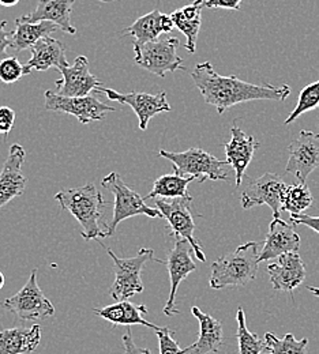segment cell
<instances>
[{"label": "cell", "instance_id": "obj_1", "mask_svg": "<svg viewBox=\"0 0 319 354\" xmlns=\"http://www.w3.org/2000/svg\"><path fill=\"white\" fill-rule=\"evenodd\" d=\"M191 78L205 102L213 105L219 115L241 102L257 100L285 101L291 94L289 85H254L239 80L236 75L223 77L213 68L210 62L197 64L191 73Z\"/></svg>", "mask_w": 319, "mask_h": 354}, {"label": "cell", "instance_id": "obj_2", "mask_svg": "<svg viewBox=\"0 0 319 354\" xmlns=\"http://www.w3.org/2000/svg\"><path fill=\"white\" fill-rule=\"evenodd\" d=\"M55 201L80 222L82 227L81 236L86 241L105 237V229L100 226V221L102 220L107 202L93 183L60 191L55 195Z\"/></svg>", "mask_w": 319, "mask_h": 354}, {"label": "cell", "instance_id": "obj_3", "mask_svg": "<svg viewBox=\"0 0 319 354\" xmlns=\"http://www.w3.org/2000/svg\"><path fill=\"white\" fill-rule=\"evenodd\" d=\"M259 263L258 243L248 241L212 265L209 285L215 290L244 286L257 278Z\"/></svg>", "mask_w": 319, "mask_h": 354}, {"label": "cell", "instance_id": "obj_4", "mask_svg": "<svg viewBox=\"0 0 319 354\" xmlns=\"http://www.w3.org/2000/svg\"><path fill=\"white\" fill-rule=\"evenodd\" d=\"M101 185L113 195V214L109 223H105V237L113 236L118 225L127 218L136 216H146L150 218L163 217L157 207L147 206L145 198L131 189L118 174L112 172L104 177Z\"/></svg>", "mask_w": 319, "mask_h": 354}, {"label": "cell", "instance_id": "obj_5", "mask_svg": "<svg viewBox=\"0 0 319 354\" xmlns=\"http://www.w3.org/2000/svg\"><path fill=\"white\" fill-rule=\"evenodd\" d=\"M160 157L172 162L175 174L184 177H194L198 183H203L206 180H229L228 172L226 169L228 165L227 160L221 161L198 147H191L182 153H172L161 149Z\"/></svg>", "mask_w": 319, "mask_h": 354}, {"label": "cell", "instance_id": "obj_6", "mask_svg": "<svg viewBox=\"0 0 319 354\" xmlns=\"http://www.w3.org/2000/svg\"><path fill=\"white\" fill-rule=\"evenodd\" d=\"M105 251L113 261L115 281L109 289V296L116 301L129 300L130 297L143 292L145 288L140 274L146 262L153 261L163 265V259L156 258L152 248L139 250L134 258H119L111 248H105Z\"/></svg>", "mask_w": 319, "mask_h": 354}, {"label": "cell", "instance_id": "obj_7", "mask_svg": "<svg viewBox=\"0 0 319 354\" xmlns=\"http://www.w3.org/2000/svg\"><path fill=\"white\" fill-rule=\"evenodd\" d=\"M181 40L176 37H164L143 45H134L136 63L140 68L164 78L168 73L184 68V62L178 55Z\"/></svg>", "mask_w": 319, "mask_h": 354}, {"label": "cell", "instance_id": "obj_8", "mask_svg": "<svg viewBox=\"0 0 319 354\" xmlns=\"http://www.w3.org/2000/svg\"><path fill=\"white\" fill-rule=\"evenodd\" d=\"M1 307L25 322L46 320L55 315L53 304L37 283V268L32 270L28 282L17 295L3 300Z\"/></svg>", "mask_w": 319, "mask_h": 354}, {"label": "cell", "instance_id": "obj_9", "mask_svg": "<svg viewBox=\"0 0 319 354\" xmlns=\"http://www.w3.org/2000/svg\"><path fill=\"white\" fill-rule=\"evenodd\" d=\"M194 198L187 196V198H175L174 201L168 202L163 198L154 199L156 207L160 210L161 216L167 220L170 227H171V234L175 236V239H184L187 240L191 247L194 248L195 258L199 262H206V255L203 252L202 245L195 237V222L191 213V203Z\"/></svg>", "mask_w": 319, "mask_h": 354}, {"label": "cell", "instance_id": "obj_10", "mask_svg": "<svg viewBox=\"0 0 319 354\" xmlns=\"http://www.w3.org/2000/svg\"><path fill=\"white\" fill-rule=\"evenodd\" d=\"M46 111L67 113L75 116L81 124L101 122L105 119L107 112H115V106L101 102L94 95L85 97H64L59 93L46 90L44 93Z\"/></svg>", "mask_w": 319, "mask_h": 354}, {"label": "cell", "instance_id": "obj_11", "mask_svg": "<svg viewBox=\"0 0 319 354\" xmlns=\"http://www.w3.org/2000/svg\"><path fill=\"white\" fill-rule=\"evenodd\" d=\"M286 188L288 185L282 177L275 174H265L255 180H250L241 192V207L250 210L261 205H268L272 209L273 218H280Z\"/></svg>", "mask_w": 319, "mask_h": 354}, {"label": "cell", "instance_id": "obj_12", "mask_svg": "<svg viewBox=\"0 0 319 354\" xmlns=\"http://www.w3.org/2000/svg\"><path fill=\"white\" fill-rule=\"evenodd\" d=\"M94 91L105 94L108 97V100H111V101H116L119 104L130 105L138 116L140 131L147 130L149 122L156 115L172 111L170 102L167 101V93L165 91H160L157 94L138 93V91H131V93L123 94V93L115 91L112 88H101V86L95 88Z\"/></svg>", "mask_w": 319, "mask_h": 354}, {"label": "cell", "instance_id": "obj_13", "mask_svg": "<svg viewBox=\"0 0 319 354\" xmlns=\"http://www.w3.org/2000/svg\"><path fill=\"white\" fill-rule=\"evenodd\" d=\"M175 245L170 251L168 258L163 261V265L168 268L170 279H171V290L168 301L164 307V313L167 316L179 315L181 310L176 308V293L178 288L183 281L197 270V265L194 261V248L191 244L184 239H175Z\"/></svg>", "mask_w": 319, "mask_h": 354}, {"label": "cell", "instance_id": "obj_14", "mask_svg": "<svg viewBox=\"0 0 319 354\" xmlns=\"http://www.w3.org/2000/svg\"><path fill=\"white\" fill-rule=\"evenodd\" d=\"M288 151L285 172L304 184L307 177L319 168V133L302 130L298 139L288 146Z\"/></svg>", "mask_w": 319, "mask_h": 354}, {"label": "cell", "instance_id": "obj_15", "mask_svg": "<svg viewBox=\"0 0 319 354\" xmlns=\"http://www.w3.org/2000/svg\"><path fill=\"white\" fill-rule=\"evenodd\" d=\"M25 157L26 153L21 145L14 143L10 147L7 160L0 171V210L25 192L26 178L22 174Z\"/></svg>", "mask_w": 319, "mask_h": 354}, {"label": "cell", "instance_id": "obj_16", "mask_svg": "<svg viewBox=\"0 0 319 354\" xmlns=\"http://www.w3.org/2000/svg\"><path fill=\"white\" fill-rule=\"evenodd\" d=\"M62 78L55 82L57 93L64 97H85L102 84L89 71V59L86 56L75 57L73 66L62 67Z\"/></svg>", "mask_w": 319, "mask_h": 354}, {"label": "cell", "instance_id": "obj_17", "mask_svg": "<svg viewBox=\"0 0 319 354\" xmlns=\"http://www.w3.org/2000/svg\"><path fill=\"white\" fill-rule=\"evenodd\" d=\"M268 272L274 290L288 293H293L307 277L306 267L299 252H286L278 257L274 263L268 266Z\"/></svg>", "mask_w": 319, "mask_h": 354}, {"label": "cell", "instance_id": "obj_18", "mask_svg": "<svg viewBox=\"0 0 319 354\" xmlns=\"http://www.w3.org/2000/svg\"><path fill=\"white\" fill-rule=\"evenodd\" d=\"M230 135V140L224 145V149L227 162L235 171L236 187H239L243 181L246 169L254 158L257 149H259V142L254 136L247 135L237 126H232Z\"/></svg>", "mask_w": 319, "mask_h": 354}, {"label": "cell", "instance_id": "obj_19", "mask_svg": "<svg viewBox=\"0 0 319 354\" xmlns=\"http://www.w3.org/2000/svg\"><path fill=\"white\" fill-rule=\"evenodd\" d=\"M299 250L300 236L295 232L293 226L281 218H273L269 225L264 248L259 251V262L277 259L286 252H299Z\"/></svg>", "mask_w": 319, "mask_h": 354}, {"label": "cell", "instance_id": "obj_20", "mask_svg": "<svg viewBox=\"0 0 319 354\" xmlns=\"http://www.w3.org/2000/svg\"><path fill=\"white\" fill-rule=\"evenodd\" d=\"M75 0H40L33 11L22 15L24 22L48 21L59 26L60 30L69 35H75L77 28L71 24V12Z\"/></svg>", "mask_w": 319, "mask_h": 354}, {"label": "cell", "instance_id": "obj_21", "mask_svg": "<svg viewBox=\"0 0 319 354\" xmlns=\"http://www.w3.org/2000/svg\"><path fill=\"white\" fill-rule=\"evenodd\" d=\"M29 49L32 52V57L26 62V64H24L25 75H29L33 70L46 71L52 67L60 70L62 67L69 66L66 49L56 39L46 36Z\"/></svg>", "mask_w": 319, "mask_h": 354}, {"label": "cell", "instance_id": "obj_22", "mask_svg": "<svg viewBox=\"0 0 319 354\" xmlns=\"http://www.w3.org/2000/svg\"><path fill=\"white\" fill-rule=\"evenodd\" d=\"M191 313L199 322V338L195 344L184 349V354L219 353L223 346V326L213 316L192 307Z\"/></svg>", "mask_w": 319, "mask_h": 354}, {"label": "cell", "instance_id": "obj_23", "mask_svg": "<svg viewBox=\"0 0 319 354\" xmlns=\"http://www.w3.org/2000/svg\"><path fill=\"white\" fill-rule=\"evenodd\" d=\"M40 342L42 328L39 324L0 330V354L33 353Z\"/></svg>", "mask_w": 319, "mask_h": 354}, {"label": "cell", "instance_id": "obj_24", "mask_svg": "<svg viewBox=\"0 0 319 354\" xmlns=\"http://www.w3.org/2000/svg\"><path fill=\"white\" fill-rule=\"evenodd\" d=\"M147 308L145 306H137L127 300L118 301L113 306H108L101 310H93V313L102 317L104 320L109 322L113 326H146L147 328H152L154 331L161 330V327L153 324L152 322L146 320L145 316L147 315Z\"/></svg>", "mask_w": 319, "mask_h": 354}, {"label": "cell", "instance_id": "obj_25", "mask_svg": "<svg viewBox=\"0 0 319 354\" xmlns=\"http://www.w3.org/2000/svg\"><path fill=\"white\" fill-rule=\"evenodd\" d=\"M205 7V0H194L192 3L175 10L171 14V18L175 24V28L183 33L187 39L184 48L194 53L197 50V41L199 29L202 25V10Z\"/></svg>", "mask_w": 319, "mask_h": 354}, {"label": "cell", "instance_id": "obj_26", "mask_svg": "<svg viewBox=\"0 0 319 354\" xmlns=\"http://www.w3.org/2000/svg\"><path fill=\"white\" fill-rule=\"evenodd\" d=\"M59 29L57 25L40 21V22H24L19 18L15 19V30L12 32L11 48L15 50H24L36 44L43 37L49 36Z\"/></svg>", "mask_w": 319, "mask_h": 354}, {"label": "cell", "instance_id": "obj_27", "mask_svg": "<svg viewBox=\"0 0 319 354\" xmlns=\"http://www.w3.org/2000/svg\"><path fill=\"white\" fill-rule=\"evenodd\" d=\"M161 17L160 10H153L142 17H139L134 24L126 28L122 33L125 36H131L134 39V45H143L154 40H158L164 35L161 29Z\"/></svg>", "mask_w": 319, "mask_h": 354}, {"label": "cell", "instance_id": "obj_28", "mask_svg": "<svg viewBox=\"0 0 319 354\" xmlns=\"http://www.w3.org/2000/svg\"><path fill=\"white\" fill-rule=\"evenodd\" d=\"M195 178L194 177H184L178 175V174H168L163 175L154 180L152 191L145 196V201L150 199H175V198H187L191 196L187 191L188 184L192 183Z\"/></svg>", "mask_w": 319, "mask_h": 354}, {"label": "cell", "instance_id": "obj_29", "mask_svg": "<svg viewBox=\"0 0 319 354\" xmlns=\"http://www.w3.org/2000/svg\"><path fill=\"white\" fill-rule=\"evenodd\" d=\"M236 320H237V348H239V354H262L265 351V339H261L257 334L251 333L247 328L246 323V313L241 307L237 308L236 313Z\"/></svg>", "mask_w": 319, "mask_h": 354}, {"label": "cell", "instance_id": "obj_30", "mask_svg": "<svg viewBox=\"0 0 319 354\" xmlns=\"http://www.w3.org/2000/svg\"><path fill=\"white\" fill-rule=\"evenodd\" d=\"M309 339L302 338L296 339L293 334H285L282 338H278L272 333L265 334V351L262 354H307Z\"/></svg>", "mask_w": 319, "mask_h": 354}, {"label": "cell", "instance_id": "obj_31", "mask_svg": "<svg viewBox=\"0 0 319 354\" xmlns=\"http://www.w3.org/2000/svg\"><path fill=\"white\" fill-rule=\"evenodd\" d=\"M314 199L309 187L303 183L288 185L284 199L282 210L289 212L291 214H303L304 210L311 207Z\"/></svg>", "mask_w": 319, "mask_h": 354}, {"label": "cell", "instance_id": "obj_32", "mask_svg": "<svg viewBox=\"0 0 319 354\" xmlns=\"http://www.w3.org/2000/svg\"><path fill=\"white\" fill-rule=\"evenodd\" d=\"M319 105V81L313 82L307 86H304L303 90L299 94V100L298 104L295 106V109L292 111V113L286 118V120L284 122L285 126L292 124L295 120H298V118H300L303 113L314 111Z\"/></svg>", "mask_w": 319, "mask_h": 354}, {"label": "cell", "instance_id": "obj_33", "mask_svg": "<svg viewBox=\"0 0 319 354\" xmlns=\"http://www.w3.org/2000/svg\"><path fill=\"white\" fill-rule=\"evenodd\" d=\"M25 75V70H24V64H21V62L12 56V57H4L0 60V81L3 84H14L17 81H19L22 77Z\"/></svg>", "mask_w": 319, "mask_h": 354}, {"label": "cell", "instance_id": "obj_34", "mask_svg": "<svg viewBox=\"0 0 319 354\" xmlns=\"http://www.w3.org/2000/svg\"><path fill=\"white\" fill-rule=\"evenodd\" d=\"M158 338L160 354H184V349H181L179 344L172 338V330L168 327H161L156 331Z\"/></svg>", "mask_w": 319, "mask_h": 354}, {"label": "cell", "instance_id": "obj_35", "mask_svg": "<svg viewBox=\"0 0 319 354\" xmlns=\"http://www.w3.org/2000/svg\"><path fill=\"white\" fill-rule=\"evenodd\" d=\"M15 123V112L10 106H0V133L4 135V139H7V135L12 130Z\"/></svg>", "mask_w": 319, "mask_h": 354}, {"label": "cell", "instance_id": "obj_36", "mask_svg": "<svg viewBox=\"0 0 319 354\" xmlns=\"http://www.w3.org/2000/svg\"><path fill=\"white\" fill-rule=\"evenodd\" d=\"M7 21L0 22V60L7 57V49L11 48L12 43V32L6 30Z\"/></svg>", "mask_w": 319, "mask_h": 354}, {"label": "cell", "instance_id": "obj_37", "mask_svg": "<svg viewBox=\"0 0 319 354\" xmlns=\"http://www.w3.org/2000/svg\"><path fill=\"white\" fill-rule=\"evenodd\" d=\"M292 225H304L319 233V217H313L307 214H291Z\"/></svg>", "mask_w": 319, "mask_h": 354}, {"label": "cell", "instance_id": "obj_38", "mask_svg": "<svg viewBox=\"0 0 319 354\" xmlns=\"http://www.w3.org/2000/svg\"><path fill=\"white\" fill-rule=\"evenodd\" d=\"M243 0H205L206 8H224L239 11Z\"/></svg>", "mask_w": 319, "mask_h": 354}, {"label": "cell", "instance_id": "obj_39", "mask_svg": "<svg viewBox=\"0 0 319 354\" xmlns=\"http://www.w3.org/2000/svg\"><path fill=\"white\" fill-rule=\"evenodd\" d=\"M123 346H125V354H152L149 349H140L136 345V342L133 341V334L131 330L129 328L126 331V334L122 338Z\"/></svg>", "mask_w": 319, "mask_h": 354}, {"label": "cell", "instance_id": "obj_40", "mask_svg": "<svg viewBox=\"0 0 319 354\" xmlns=\"http://www.w3.org/2000/svg\"><path fill=\"white\" fill-rule=\"evenodd\" d=\"M174 28H175V24H174V21H172L171 15L163 14V17H161V29H163L164 35L171 33V32L174 30Z\"/></svg>", "mask_w": 319, "mask_h": 354}, {"label": "cell", "instance_id": "obj_41", "mask_svg": "<svg viewBox=\"0 0 319 354\" xmlns=\"http://www.w3.org/2000/svg\"><path fill=\"white\" fill-rule=\"evenodd\" d=\"M21 0H0V6L3 7H14L19 3Z\"/></svg>", "mask_w": 319, "mask_h": 354}, {"label": "cell", "instance_id": "obj_42", "mask_svg": "<svg viewBox=\"0 0 319 354\" xmlns=\"http://www.w3.org/2000/svg\"><path fill=\"white\" fill-rule=\"evenodd\" d=\"M307 290H310L314 296L319 297V288H316V286H307Z\"/></svg>", "mask_w": 319, "mask_h": 354}, {"label": "cell", "instance_id": "obj_43", "mask_svg": "<svg viewBox=\"0 0 319 354\" xmlns=\"http://www.w3.org/2000/svg\"><path fill=\"white\" fill-rule=\"evenodd\" d=\"M4 283H6V278H4V275H3V272L0 271V290L3 289V286H4Z\"/></svg>", "mask_w": 319, "mask_h": 354}, {"label": "cell", "instance_id": "obj_44", "mask_svg": "<svg viewBox=\"0 0 319 354\" xmlns=\"http://www.w3.org/2000/svg\"><path fill=\"white\" fill-rule=\"evenodd\" d=\"M100 1H104V3H107V1H115V0H100Z\"/></svg>", "mask_w": 319, "mask_h": 354}]
</instances>
